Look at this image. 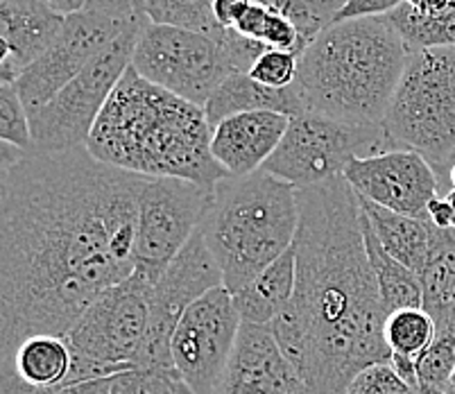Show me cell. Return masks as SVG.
<instances>
[{"mask_svg":"<svg viewBox=\"0 0 455 394\" xmlns=\"http://www.w3.org/2000/svg\"><path fill=\"white\" fill-rule=\"evenodd\" d=\"M342 3L345 0H263V5L295 26L299 35L301 55L326 28L333 26V19Z\"/></svg>","mask_w":455,"mask_h":394,"instance_id":"obj_28","label":"cell"},{"mask_svg":"<svg viewBox=\"0 0 455 394\" xmlns=\"http://www.w3.org/2000/svg\"><path fill=\"white\" fill-rule=\"evenodd\" d=\"M213 190L177 177H148L136 213L134 263L139 272L152 281L164 275L200 229Z\"/></svg>","mask_w":455,"mask_h":394,"instance_id":"obj_12","label":"cell"},{"mask_svg":"<svg viewBox=\"0 0 455 394\" xmlns=\"http://www.w3.org/2000/svg\"><path fill=\"white\" fill-rule=\"evenodd\" d=\"M155 281L134 269L102 293L64 335L73 351V383L121 374L134 367L150 322Z\"/></svg>","mask_w":455,"mask_h":394,"instance_id":"obj_7","label":"cell"},{"mask_svg":"<svg viewBox=\"0 0 455 394\" xmlns=\"http://www.w3.org/2000/svg\"><path fill=\"white\" fill-rule=\"evenodd\" d=\"M259 3H263V0H259Z\"/></svg>","mask_w":455,"mask_h":394,"instance_id":"obj_44","label":"cell"},{"mask_svg":"<svg viewBox=\"0 0 455 394\" xmlns=\"http://www.w3.org/2000/svg\"><path fill=\"white\" fill-rule=\"evenodd\" d=\"M146 16L143 0H86L80 10L66 14L55 44L14 82L28 114L48 105L95 57Z\"/></svg>","mask_w":455,"mask_h":394,"instance_id":"obj_8","label":"cell"},{"mask_svg":"<svg viewBox=\"0 0 455 394\" xmlns=\"http://www.w3.org/2000/svg\"><path fill=\"white\" fill-rule=\"evenodd\" d=\"M267 20H270V10H267L263 3L254 0L250 10H247L245 16L238 20V26H235L234 30L241 32V35L247 36V39L263 41V35H266V28H267Z\"/></svg>","mask_w":455,"mask_h":394,"instance_id":"obj_35","label":"cell"},{"mask_svg":"<svg viewBox=\"0 0 455 394\" xmlns=\"http://www.w3.org/2000/svg\"><path fill=\"white\" fill-rule=\"evenodd\" d=\"M291 123V116L279 111L229 116L213 127L211 152L229 177L254 175L275 155Z\"/></svg>","mask_w":455,"mask_h":394,"instance_id":"obj_18","label":"cell"},{"mask_svg":"<svg viewBox=\"0 0 455 394\" xmlns=\"http://www.w3.org/2000/svg\"><path fill=\"white\" fill-rule=\"evenodd\" d=\"M390 150L424 157L451 189L455 165V45L411 51L403 76L380 123Z\"/></svg>","mask_w":455,"mask_h":394,"instance_id":"obj_6","label":"cell"},{"mask_svg":"<svg viewBox=\"0 0 455 394\" xmlns=\"http://www.w3.org/2000/svg\"><path fill=\"white\" fill-rule=\"evenodd\" d=\"M204 107L127 68L89 136L91 155L143 177H177L213 190L229 177L211 152Z\"/></svg>","mask_w":455,"mask_h":394,"instance_id":"obj_3","label":"cell"},{"mask_svg":"<svg viewBox=\"0 0 455 394\" xmlns=\"http://www.w3.org/2000/svg\"><path fill=\"white\" fill-rule=\"evenodd\" d=\"M297 205L295 293L270 329L310 394H345L358 372L392 360L361 200L335 177L297 189Z\"/></svg>","mask_w":455,"mask_h":394,"instance_id":"obj_2","label":"cell"},{"mask_svg":"<svg viewBox=\"0 0 455 394\" xmlns=\"http://www.w3.org/2000/svg\"><path fill=\"white\" fill-rule=\"evenodd\" d=\"M428 222L437 229H453V209H451L446 195H437L428 205Z\"/></svg>","mask_w":455,"mask_h":394,"instance_id":"obj_38","label":"cell"},{"mask_svg":"<svg viewBox=\"0 0 455 394\" xmlns=\"http://www.w3.org/2000/svg\"><path fill=\"white\" fill-rule=\"evenodd\" d=\"M73 351L57 335H32L0 363V394H51L73 383Z\"/></svg>","mask_w":455,"mask_h":394,"instance_id":"obj_19","label":"cell"},{"mask_svg":"<svg viewBox=\"0 0 455 394\" xmlns=\"http://www.w3.org/2000/svg\"><path fill=\"white\" fill-rule=\"evenodd\" d=\"M358 200H361L363 213L370 220L371 229L379 236L380 245L399 263H403L405 268H411L412 272L419 275L426 256H428L433 225H430L428 220L395 213V211L386 209V206L363 200L361 195H358Z\"/></svg>","mask_w":455,"mask_h":394,"instance_id":"obj_22","label":"cell"},{"mask_svg":"<svg viewBox=\"0 0 455 394\" xmlns=\"http://www.w3.org/2000/svg\"><path fill=\"white\" fill-rule=\"evenodd\" d=\"M148 177L89 148L3 143L0 363L32 335L64 338L102 293L134 275V234Z\"/></svg>","mask_w":455,"mask_h":394,"instance_id":"obj_1","label":"cell"},{"mask_svg":"<svg viewBox=\"0 0 455 394\" xmlns=\"http://www.w3.org/2000/svg\"><path fill=\"white\" fill-rule=\"evenodd\" d=\"M150 23L175 26L211 35L218 30L213 16V0H143Z\"/></svg>","mask_w":455,"mask_h":394,"instance_id":"obj_29","label":"cell"},{"mask_svg":"<svg viewBox=\"0 0 455 394\" xmlns=\"http://www.w3.org/2000/svg\"><path fill=\"white\" fill-rule=\"evenodd\" d=\"M0 139L19 150H32L30 114L14 84L0 86Z\"/></svg>","mask_w":455,"mask_h":394,"instance_id":"obj_30","label":"cell"},{"mask_svg":"<svg viewBox=\"0 0 455 394\" xmlns=\"http://www.w3.org/2000/svg\"><path fill=\"white\" fill-rule=\"evenodd\" d=\"M405 3L421 14H444L455 10V0H405Z\"/></svg>","mask_w":455,"mask_h":394,"instance_id":"obj_39","label":"cell"},{"mask_svg":"<svg viewBox=\"0 0 455 394\" xmlns=\"http://www.w3.org/2000/svg\"><path fill=\"white\" fill-rule=\"evenodd\" d=\"M363 234H365V247L370 254L371 269H374L376 285H379L380 304L387 315L405 309H424V290H421L419 277L411 268L395 259L390 252L380 245L379 236L371 229L370 220L363 213Z\"/></svg>","mask_w":455,"mask_h":394,"instance_id":"obj_23","label":"cell"},{"mask_svg":"<svg viewBox=\"0 0 455 394\" xmlns=\"http://www.w3.org/2000/svg\"><path fill=\"white\" fill-rule=\"evenodd\" d=\"M172 374H156L150 369L132 367L111 376V394H175Z\"/></svg>","mask_w":455,"mask_h":394,"instance_id":"obj_33","label":"cell"},{"mask_svg":"<svg viewBox=\"0 0 455 394\" xmlns=\"http://www.w3.org/2000/svg\"><path fill=\"white\" fill-rule=\"evenodd\" d=\"M148 20V16L136 20L125 35L118 36L105 52L95 57L48 105L30 114L32 152L55 155L89 143L102 109L132 66L136 41Z\"/></svg>","mask_w":455,"mask_h":394,"instance_id":"obj_9","label":"cell"},{"mask_svg":"<svg viewBox=\"0 0 455 394\" xmlns=\"http://www.w3.org/2000/svg\"><path fill=\"white\" fill-rule=\"evenodd\" d=\"M243 318L234 294L220 285L190 306L172 338V360L196 394H215L234 356Z\"/></svg>","mask_w":455,"mask_h":394,"instance_id":"obj_14","label":"cell"},{"mask_svg":"<svg viewBox=\"0 0 455 394\" xmlns=\"http://www.w3.org/2000/svg\"><path fill=\"white\" fill-rule=\"evenodd\" d=\"M435 338V319L424 309H405L387 315L386 342L392 358L419 360Z\"/></svg>","mask_w":455,"mask_h":394,"instance_id":"obj_27","label":"cell"},{"mask_svg":"<svg viewBox=\"0 0 455 394\" xmlns=\"http://www.w3.org/2000/svg\"><path fill=\"white\" fill-rule=\"evenodd\" d=\"M342 177L363 200L421 220H428V205L444 190L433 165L408 150L354 157Z\"/></svg>","mask_w":455,"mask_h":394,"instance_id":"obj_15","label":"cell"},{"mask_svg":"<svg viewBox=\"0 0 455 394\" xmlns=\"http://www.w3.org/2000/svg\"><path fill=\"white\" fill-rule=\"evenodd\" d=\"M61 14L51 0H0V80L14 84L26 68L48 52L64 28Z\"/></svg>","mask_w":455,"mask_h":394,"instance_id":"obj_17","label":"cell"},{"mask_svg":"<svg viewBox=\"0 0 455 394\" xmlns=\"http://www.w3.org/2000/svg\"><path fill=\"white\" fill-rule=\"evenodd\" d=\"M51 394H111V376L77 381V383L64 385Z\"/></svg>","mask_w":455,"mask_h":394,"instance_id":"obj_37","label":"cell"},{"mask_svg":"<svg viewBox=\"0 0 455 394\" xmlns=\"http://www.w3.org/2000/svg\"><path fill=\"white\" fill-rule=\"evenodd\" d=\"M215 394H310L281 351L270 325L243 322L234 356Z\"/></svg>","mask_w":455,"mask_h":394,"instance_id":"obj_16","label":"cell"},{"mask_svg":"<svg viewBox=\"0 0 455 394\" xmlns=\"http://www.w3.org/2000/svg\"><path fill=\"white\" fill-rule=\"evenodd\" d=\"M455 369V310L435 322V338L417 360V383L424 394H444Z\"/></svg>","mask_w":455,"mask_h":394,"instance_id":"obj_26","label":"cell"},{"mask_svg":"<svg viewBox=\"0 0 455 394\" xmlns=\"http://www.w3.org/2000/svg\"><path fill=\"white\" fill-rule=\"evenodd\" d=\"M299 227L297 189L259 170L215 186L200 231L231 294L291 250Z\"/></svg>","mask_w":455,"mask_h":394,"instance_id":"obj_5","label":"cell"},{"mask_svg":"<svg viewBox=\"0 0 455 394\" xmlns=\"http://www.w3.org/2000/svg\"><path fill=\"white\" fill-rule=\"evenodd\" d=\"M449 184H451V189H455V165L451 168V173H449Z\"/></svg>","mask_w":455,"mask_h":394,"instance_id":"obj_43","label":"cell"},{"mask_svg":"<svg viewBox=\"0 0 455 394\" xmlns=\"http://www.w3.org/2000/svg\"><path fill=\"white\" fill-rule=\"evenodd\" d=\"M345 394H424L396 374L390 363H376L354 376Z\"/></svg>","mask_w":455,"mask_h":394,"instance_id":"obj_31","label":"cell"},{"mask_svg":"<svg viewBox=\"0 0 455 394\" xmlns=\"http://www.w3.org/2000/svg\"><path fill=\"white\" fill-rule=\"evenodd\" d=\"M444 195H446V200H449L451 209H453V229H455V189H449Z\"/></svg>","mask_w":455,"mask_h":394,"instance_id":"obj_41","label":"cell"},{"mask_svg":"<svg viewBox=\"0 0 455 394\" xmlns=\"http://www.w3.org/2000/svg\"><path fill=\"white\" fill-rule=\"evenodd\" d=\"M297 284L295 243L283 256L266 268L243 290L234 294V304L243 322L250 325H272L281 310L291 304Z\"/></svg>","mask_w":455,"mask_h":394,"instance_id":"obj_21","label":"cell"},{"mask_svg":"<svg viewBox=\"0 0 455 394\" xmlns=\"http://www.w3.org/2000/svg\"><path fill=\"white\" fill-rule=\"evenodd\" d=\"M386 19L411 51L455 45V10L444 14H421L415 7L403 3Z\"/></svg>","mask_w":455,"mask_h":394,"instance_id":"obj_25","label":"cell"},{"mask_svg":"<svg viewBox=\"0 0 455 394\" xmlns=\"http://www.w3.org/2000/svg\"><path fill=\"white\" fill-rule=\"evenodd\" d=\"M254 0H213L215 23L222 28H235Z\"/></svg>","mask_w":455,"mask_h":394,"instance_id":"obj_36","label":"cell"},{"mask_svg":"<svg viewBox=\"0 0 455 394\" xmlns=\"http://www.w3.org/2000/svg\"><path fill=\"white\" fill-rule=\"evenodd\" d=\"M51 3L61 12V14H70V12L80 10L86 0H51Z\"/></svg>","mask_w":455,"mask_h":394,"instance_id":"obj_40","label":"cell"},{"mask_svg":"<svg viewBox=\"0 0 455 394\" xmlns=\"http://www.w3.org/2000/svg\"><path fill=\"white\" fill-rule=\"evenodd\" d=\"M250 111H279L291 118L306 114L295 86L270 89V86L251 80L250 73L227 77L204 105V114L211 127H215L229 116L250 114Z\"/></svg>","mask_w":455,"mask_h":394,"instance_id":"obj_20","label":"cell"},{"mask_svg":"<svg viewBox=\"0 0 455 394\" xmlns=\"http://www.w3.org/2000/svg\"><path fill=\"white\" fill-rule=\"evenodd\" d=\"M297 70H299V57L270 48L251 66L250 77L270 89H288L297 82Z\"/></svg>","mask_w":455,"mask_h":394,"instance_id":"obj_32","label":"cell"},{"mask_svg":"<svg viewBox=\"0 0 455 394\" xmlns=\"http://www.w3.org/2000/svg\"><path fill=\"white\" fill-rule=\"evenodd\" d=\"M424 290V310L430 318L442 319L455 310V229H437L430 234L428 256L419 269Z\"/></svg>","mask_w":455,"mask_h":394,"instance_id":"obj_24","label":"cell"},{"mask_svg":"<svg viewBox=\"0 0 455 394\" xmlns=\"http://www.w3.org/2000/svg\"><path fill=\"white\" fill-rule=\"evenodd\" d=\"M225 285L222 269L211 254L204 236L197 229L177 259L155 281L150 322L140 342L134 367L150 369L156 374L177 372L172 360V338L186 310L202 300L209 290Z\"/></svg>","mask_w":455,"mask_h":394,"instance_id":"obj_13","label":"cell"},{"mask_svg":"<svg viewBox=\"0 0 455 394\" xmlns=\"http://www.w3.org/2000/svg\"><path fill=\"white\" fill-rule=\"evenodd\" d=\"M380 152H390L383 127L349 125L306 111L292 118L281 145L260 170L304 189L342 177L354 157L365 159Z\"/></svg>","mask_w":455,"mask_h":394,"instance_id":"obj_11","label":"cell"},{"mask_svg":"<svg viewBox=\"0 0 455 394\" xmlns=\"http://www.w3.org/2000/svg\"><path fill=\"white\" fill-rule=\"evenodd\" d=\"M132 68L152 84L204 107L213 91L235 76L218 30H186L175 26H156L148 20L134 48Z\"/></svg>","mask_w":455,"mask_h":394,"instance_id":"obj_10","label":"cell"},{"mask_svg":"<svg viewBox=\"0 0 455 394\" xmlns=\"http://www.w3.org/2000/svg\"><path fill=\"white\" fill-rule=\"evenodd\" d=\"M405 0H345L335 14L333 23H345L355 19H374V16H387L403 5Z\"/></svg>","mask_w":455,"mask_h":394,"instance_id":"obj_34","label":"cell"},{"mask_svg":"<svg viewBox=\"0 0 455 394\" xmlns=\"http://www.w3.org/2000/svg\"><path fill=\"white\" fill-rule=\"evenodd\" d=\"M444 394H455V369H453V374H451V379H449V385H446Z\"/></svg>","mask_w":455,"mask_h":394,"instance_id":"obj_42","label":"cell"},{"mask_svg":"<svg viewBox=\"0 0 455 394\" xmlns=\"http://www.w3.org/2000/svg\"><path fill=\"white\" fill-rule=\"evenodd\" d=\"M408 57L386 16L333 23L299 57L292 86L308 114L380 127Z\"/></svg>","mask_w":455,"mask_h":394,"instance_id":"obj_4","label":"cell"}]
</instances>
